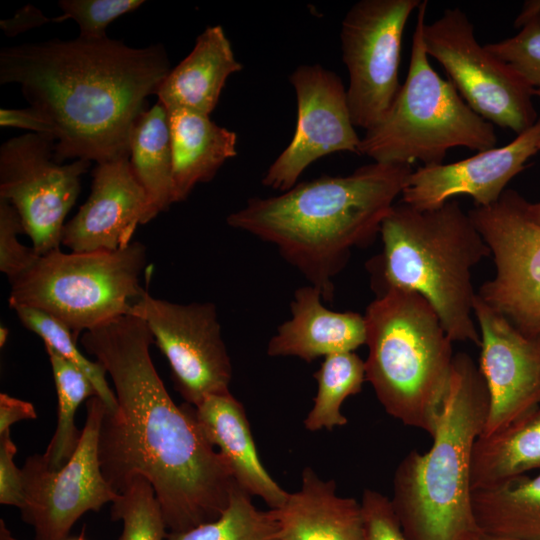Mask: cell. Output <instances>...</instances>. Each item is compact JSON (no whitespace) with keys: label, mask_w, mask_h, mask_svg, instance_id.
I'll list each match as a JSON object with an SVG mask.
<instances>
[{"label":"cell","mask_w":540,"mask_h":540,"mask_svg":"<svg viewBox=\"0 0 540 540\" xmlns=\"http://www.w3.org/2000/svg\"><path fill=\"white\" fill-rule=\"evenodd\" d=\"M20 233L25 232L19 214L9 202L0 199V271L10 283L39 256L32 246H24L18 241Z\"/></svg>","instance_id":"34"},{"label":"cell","mask_w":540,"mask_h":540,"mask_svg":"<svg viewBox=\"0 0 540 540\" xmlns=\"http://www.w3.org/2000/svg\"><path fill=\"white\" fill-rule=\"evenodd\" d=\"M534 95H535V96H538V97L540 98V88L535 89ZM538 147H539V150H540V139H539V145H538Z\"/></svg>","instance_id":"46"},{"label":"cell","mask_w":540,"mask_h":540,"mask_svg":"<svg viewBox=\"0 0 540 540\" xmlns=\"http://www.w3.org/2000/svg\"><path fill=\"white\" fill-rule=\"evenodd\" d=\"M129 162L146 193L152 220L175 203L169 118L159 101L144 110L133 126Z\"/></svg>","instance_id":"25"},{"label":"cell","mask_w":540,"mask_h":540,"mask_svg":"<svg viewBox=\"0 0 540 540\" xmlns=\"http://www.w3.org/2000/svg\"><path fill=\"white\" fill-rule=\"evenodd\" d=\"M404 163L373 162L347 176L300 182L278 196L250 198L227 224L273 244L323 301L351 250L370 243L412 173Z\"/></svg>","instance_id":"3"},{"label":"cell","mask_w":540,"mask_h":540,"mask_svg":"<svg viewBox=\"0 0 540 540\" xmlns=\"http://www.w3.org/2000/svg\"><path fill=\"white\" fill-rule=\"evenodd\" d=\"M273 510L279 540H365L361 503L339 496L336 482L311 467L303 469L300 489Z\"/></svg>","instance_id":"21"},{"label":"cell","mask_w":540,"mask_h":540,"mask_svg":"<svg viewBox=\"0 0 540 540\" xmlns=\"http://www.w3.org/2000/svg\"><path fill=\"white\" fill-rule=\"evenodd\" d=\"M0 126L22 128L33 131V133L54 136V128L49 120L31 106L25 109L1 108Z\"/></svg>","instance_id":"37"},{"label":"cell","mask_w":540,"mask_h":540,"mask_svg":"<svg viewBox=\"0 0 540 540\" xmlns=\"http://www.w3.org/2000/svg\"><path fill=\"white\" fill-rule=\"evenodd\" d=\"M472 508L481 534L540 540V473L473 490Z\"/></svg>","instance_id":"26"},{"label":"cell","mask_w":540,"mask_h":540,"mask_svg":"<svg viewBox=\"0 0 540 540\" xmlns=\"http://www.w3.org/2000/svg\"><path fill=\"white\" fill-rule=\"evenodd\" d=\"M289 80L297 99L296 129L262 178L264 186L282 192L296 185L309 165L328 154L348 151L359 155L361 140L337 73L319 64L301 65Z\"/></svg>","instance_id":"15"},{"label":"cell","mask_w":540,"mask_h":540,"mask_svg":"<svg viewBox=\"0 0 540 540\" xmlns=\"http://www.w3.org/2000/svg\"><path fill=\"white\" fill-rule=\"evenodd\" d=\"M143 0H61L63 14L57 22L73 19L79 26V38L101 40L107 38L106 28L121 15L132 12Z\"/></svg>","instance_id":"33"},{"label":"cell","mask_w":540,"mask_h":540,"mask_svg":"<svg viewBox=\"0 0 540 540\" xmlns=\"http://www.w3.org/2000/svg\"><path fill=\"white\" fill-rule=\"evenodd\" d=\"M111 519L122 523L118 540H166L167 526L151 483L133 479L112 502Z\"/></svg>","instance_id":"31"},{"label":"cell","mask_w":540,"mask_h":540,"mask_svg":"<svg viewBox=\"0 0 540 540\" xmlns=\"http://www.w3.org/2000/svg\"><path fill=\"white\" fill-rule=\"evenodd\" d=\"M523 210L527 218L540 227V202L529 203L524 199Z\"/></svg>","instance_id":"41"},{"label":"cell","mask_w":540,"mask_h":540,"mask_svg":"<svg viewBox=\"0 0 540 540\" xmlns=\"http://www.w3.org/2000/svg\"><path fill=\"white\" fill-rule=\"evenodd\" d=\"M540 469V403L489 435H480L471 457L472 491Z\"/></svg>","instance_id":"24"},{"label":"cell","mask_w":540,"mask_h":540,"mask_svg":"<svg viewBox=\"0 0 540 540\" xmlns=\"http://www.w3.org/2000/svg\"><path fill=\"white\" fill-rule=\"evenodd\" d=\"M539 139L540 119L505 146L453 163L421 166L410 174L401 201L430 210L465 194L474 199L476 207L489 206L498 201L509 181L539 151Z\"/></svg>","instance_id":"17"},{"label":"cell","mask_w":540,"mask_h":540,"mask_svg":"<svg viewBox=\"0 0 540 540\" xmlns=\"http://www.w3.org/2000/svg\"><path fill=\"white\" fill-rule=\"evenodd\" d=\"M65 540H87L85 537V528L82 529V532L79 536L74 537V538H66Z\"/></svg>","instance_id":"45"},{"label":"cell","mask_w":540,"mask_h":540,"mask_svg":"<svg viewBox=\"0 0 540 540\" xmlns=\"http://www.w3.org/2000/svg\"><path fill=\"white\" fill-rule=\"evenodd\" d=\"M322 301L321 292L310 284L294 292L290 318L268 341L270 357L293 356L309 363L319 357L354 352L366 343L364 316L330 310Z\"/></svg>","instance_id":"19"},{"label":"cell","mask_w":540,"mask_h":540,"mask_svg":"<svg viewBox=\"0 0 540 540\" xmlns=\"http://www.w3.org/2000/svg\"><path fill=\"white\" fill-rule=\"evenodd\" d=\"M170 70L161 44L132 48L108 37L25 43L0 52V83L18 84L52 124L58 163L129 157L145 100Z\"/></svg>","instance_id":"2"},{"label":"cell","mask_w":540,"mask_h":540,"mask_svg":"<svg viewBox=\"0 0 540 540\" xmlns=\"http://www.w3.org/2000/svg\"><path fill=\"white\" fill-rule=\"evenodd\" d=\"M523 200L508 189L468 212L495 264L477 294L524 336L540 340V227L525 215Z\"/></svg>","instance_id":"13"},{"label":"cell","mask_w":540,"mask_h":540,"mask_svg":"<svg viewBox=\"0 0 540 540\" xmlns=\"http://www.w3.org/2000/svg\"><path fill=\"white\" fill-rule=\"evenodd\" d=\"M0 540H17L12 535L3 519H0Z\"/></svg>","instance_id":"42"},{"label":"cell","mask_w":540,"mask_h":540,"mask_svg":"<svg viewBox=\"0 0 540 540\" xmlns=\"http://www.w3.org/2000/svg\"><path fill=\"white\" fill-rule=\"evenodd\" d=\"M45 349L56 387L58 412L55 433L44 457L52 469H59L72 457L80 440L81 431L75 425L79 405L98 394L92 382L79 368L52 348L45 346Z\"/></svg>","instance_id":"28"},{"label":"cell","mask_w":540,"mask_h":540,"mask_svg":"<svg viewBox=\"0 0 540 540\" xmlns=\"http://www.w3.org/2000/svg\"><path fill=\"white\" fill-rule=\"evenodd\" d=\"M106 405L99 396L86 401V420L78 446L59 469H52L44 454L26 458L21 468L23 521L35 540H65L77 520L98 512L116 493L104 478L98 459V435Z\"/></svg>","instance_id":"11"},{"label":"cell","mask_w":540,"mask_h":540,"mask_svg":"<svg viewBox=\"0 0 540 540\" xmlns=\"http://www.w3.org/2000/svg\"><path fill=\"white\" fill-rule=\"evenodd\" d=\"M194 408L205 436L227 462L235 482L270 509L282 507L289 493L263 466L242 403L228 391L209 395Z\"/></svg>","instance_id":"20"},{"label":"cell","mask_w":540,"mask_h":540,"mask_svg":"<svg viewBox=\"0 0 540 540\" xmlns=\"http://www.w3.org/2000/svg\"><path fill=\"white\" fill-rule=\"evenodd\" d=\"M56 139L29 132L0 147V199L9 202L38 255L60 249L65 218L80 192L90 161L55 160Z\"/></svg>","instance_id":"12"},{"label":"cell","mask_w":540,"mask_h":540,"mask_svg":"<svg viewBox=\"0 0 540 540\" xmlns=\"http://www.w3.org/2000/svg\"><path fill=\"white\" fill-rule=\"evenodd\" d=\"M53 21L40 9L28 4L19 9L11 18L0 21V27L7 37H14L27 30L40 27Z\"/></svg>","instance_id":"38"},{"label":"cell","mask_w":540,"mask_h":540,"mask_svg":"<svg viewBox=\"0 0 540 540\" xmlns=\"http://www.w3.org/2000/svg\"><path fill=\"white\" fill-rule=\"evenodd\" d=\"M515 27L519 33L484 47L509 64L532 88H540V13L529 16Z\"/></svg>","instance_id":"32"},{"label":"cell","mask_w":540,"mask_h":540,"mask_svg":"<svg viewBox=\"0 0 540 540\" xmlns=\"http://www.w3.org/2000/svg\"><path fill=\"white\" fill-rule=\"evenodd\" d=\"M242 70L222 26L207 27L192 51L163 80L156 94L167 109L210 115L228 77Z\"/></svg>","instance_id":"22"},{"label":"cell","mask_w":540,"mask_h":540,"mask_svg":"<svg viewBox=\"0 0 540 540\" xmlns=\"http://www.w3.org/2000/svg\"><path fill=\"white\" fill-rule=\"evenodd\" d=\"M84 349L110 376L117 406L105 408L98 435L102 474L116 493L148 480L169 532L218 518L236 484L188 403L171 399L151 359L153 336L128 314L81 335Z\"/></svg>","instance_id":"1"},{"label":"cell","mask_w":540,"mask_h":540,"mask_svg":"<svg viewBox=\"0 0 540 540\" xmlns=\"http://www.w3.org/2000/svg\"><path fill=\"white\" fill-rule=\"evenodd\" d=\"M427 5L423 0L417 8L405 82L383 120L360 140L359 155L375 162L437 165L449 149L480 152L497 143L493 124L473 111L453 83L431 66L422 36Z\"/></svg>","instance_id":"7"},{"label":"cell","mask_w":540,"mask_h":540,"mask_svg":"<svg viewBox=\"0 0 540 540\" xmlns=\"http://www.w3.org/2000/svg\"><path fill=\"white\" fill-rule=\"evenodd\" d=\"M17 447L10 430L0 434V503L21 508L23 505V485L21 469H18L14 457Z\"/></svg>","instance_id":"36"},{"label":"cell","mask_w":540,"mask_h":540,"mask_svg":"<svg viewBox=\"0 0 540 540\" xmlns=\"http://www.w3.org/2000/svg\"><path fill=\"white\" fill-rule=\"evenodd\" d=\"M360 503L365 540H407L387 496L365 489Z\"/></svg>","instance_id":"35"},{"label":"cell","mask_w":540,"mask_h":540,"mask_svg":"<svg viewBox=\"0 0 540 540\" xmlns=\"http://www.w3.org/2000/svg\"><path fill=\"white\" fill-rule=\"evenodd\" d=\"M422 36L427 55L443 66L460 96L482 118L517 135L537 122L535 89L478 43L462 10L445 9L433 23L424 24Z\"/></svg>","instance_id":"9"},{"label":"cell","mask_w":540,"mask_h":540,"mask_svg":"<svg viewBox=\"0 0 540 540\" xmlns=\"http://www.w3.org/2000/svg\"><path fill=\"white\" fill-rule=\"evenodd\" d=\"M537 13H540V0L525 1L521 12L515 19L514 25H518L524 19Z\"/></svg>","instance_id":"40"},{"label":"cell","mask_w":540,"mask_h":540,"mask_svg":"<svg viewBox=\"0 0 540 540\" xmlns=\"http://www.w3.org/2000/svg\"><path fill=\"white\" fill-rule=\"evenodd\" d=\"M379 234L383 252L372 262V272L380 276V291L399 288L420 294L453 342L480 346L472 318L476 293L471 270L491 251L469 213L454 199L430 210L401 201L383 219Z\"/></svg>","instance_id":"5"},{"label":"cell","mask_w":540,"mask_h":540,"mask_svg":"<svg viewBox=\"0 0 540 540\" xmlns=\"http://www.w3.org/2000/svg\"><path fill=\"white\" fill-rule=\"evenodd\" d=\"M421 0H361L341 23L342 59L353 125L365 131L383 120L399 90L403 32Z\"/></svg>","instance_id":"10"},{"label":"cell","mask_w":540,"mask_h":540,"mask_svg":"<svg viewBox=\"0 0 540 540\" xmlns=\"http://www.w3.org/2000/svg\"><path fill=\"white\" fill-rule=\"evenodd\" d=\"M146 261V247L137 241L117 251L57 249L39 255L10 283L9 305L40 310L66 325L77 339L131 314L145 293L140 276Z\"/></svg>","instance_id":"8"},{"label":"cell","mask_w":540,"mask_h":540,"mask_svg":"<svg viewBox=\"0 0 540 540\" xmlns=\"http://www.w3.org/2000/svg\"><path fill=\"white\" fill-rule=\"evenodd\" d=\"M364 320L366 381L390 416L432 437L455 356L439 316L420 294L387 288Z\"/></svg>","instance_id":"6"},{"label":"cell","mask_w":540,"mask_h":540,"mask_svg":"<svg viewBox=\"0 0 540 540\" xmlns=\"http://www.w3.org/2000/svg\"><path fill=\"white\" fill-rule=\"evenodd\" d=\"M478 540H521V539H515V538H508V537H500V536H492V535L481 534V535L479 536Z\"/></svg>","instance_id":"43"},{"label":"cell","mask_w":540,"mask_h":540,"mask_svg":"<svg viewBox=\"0 0 540 540\" xmlns=\"http://www.w3.org/2000/svg\"><path fill=\"white\" fill-rule=\"evenodd\" d=\"M167 112L174 196L175 202H180L198 183L212 180L220 167L237 155V134L217 125L209 115L184 109Z\"/></svg>","instance_id":"23"},{"label":"cell","mask_w":540,"mask_h":540,"mask_svg":"<svg viewBox=\"0 0 540 540\" xmlns=\"http://www.w3.org/2000/svg\"><path fill=\"white\" fill-rule=\"evenodd\" d=\"M488 411L479 367L469 355L457 353L431 448L410 451L394 474L390 500L407 540H478L471 457Z\"/></svg>","instance_id":"4"},{"label":"cell","mask_w":540,"mask_h":540,"mask_svg":"<svg viewBox=\"0 0 540 540\" xmlns=\"http://www.w3.org/2000/svg\"><path fill=\"white\" fill-rule=\"evenodd\" d=\"M131 314L146 323L186 403L196 407L209 395L230 391L232 365L213 303L179 304L145 291Z\"/></svg>","instance_id":"14"},{"label":"cell","mask_w":540,"mask_h":540,"mask_svg":"<svg viewBox=\"0 0 540 540\" xmlns=\"http://www.w3.org/2000/svg\"><path fill=\"white\" fill-rule=\"evenodd\" d=\"M36 418L37 412L32 403L6 393L0 394V434L10 430V426L18 421Z\"/></svg>","instance_id":"39"},{"label":"cell","mask_w":540,"mask_h":540,"mask_svg":"<svg viewBox=\"0 0 540 540\" xmlns=\"http://www.w3.org/2000/svg\"><path fill=\"white\" fill-rule=\"evenodd\" d=\"M92 176L90 195L65 224L61 245L71 252L123 249L131 243L136 227L151 221L146 193L129 157L97 164Z\"/></svg>","instance_id":"18"},{"label":"cell","mask_w":540,"mask_h":540,"mask_svg":"<svg viewBox=\"0 0 540 540\" xmlns=\"http://www.w3.org/2000/svg\"><path fill=\"white\" fill-rule=\"evenodd\" d=\"M317 392L313 407L304 419L308 431H329L347 424L341 413L345 399L359 393L366 381L365 361L354 352L336 353L324 357L314 373Z\"/></svg>","instance_id":"27"},{"label":"cell","mask_w":540,"mask_h":540,"mask_svg":"<svg viewBox=\"0 0 540 540\" xmlns=\"http://www.w3.org/2000/svg\"><path fill=\"white\" fill-rule=\"evenodd\" d=\"M8 330L7 328L1 326L0 328V346L3 347L7 341V337H8Z\"/></svg>","instance_id":"44"},{"label":"cell","mask_w":540,"mask_h":540,"mask_svg":"<svg viewBox=\"0 0 540 540\" xmlns=\"http://www.w3.org/2000/svg\"><path fill=\"white\" fill-rule=\"evenodd\" d=\"M13 309L21 323L37 334L45 346L52 348L89 378L107 409L116 408V396L107 382L106 370L100 363L89 360L81 353L76 345L77 339L66 325L31 307L17 306Z\"/></svg>","instance_id":"30"},{"label":"cell","mask_w":540,"mask_h":540,"mask_svg":"<svg viewBox=\"0 0 540 540\" xmlns=\"http://www.w3.org/2000/svg\"><path fill=\"white\" fill-rule=\"evenodd\" d=\"M251 497L236 483L218 518L185 531L168 532L166 540H279L275 511L260 510Z\"/></svg>","instance_id":"29"},{"label":"cell","mask_w":540,"mask_h":540,"mask_svg":"<svg viewBox=\"0 0 540 540\" xmlns=\"http://www.w3.org/2000/svg\"><path fill=\"white\" fill-rule=\"evenodd\" d=\"M473 313L481 339L478 367L489 393V411L481 435H489L540 403V340L524 336L477 293Z\"/></svg>","instance_id":"16"}]
</instances>
